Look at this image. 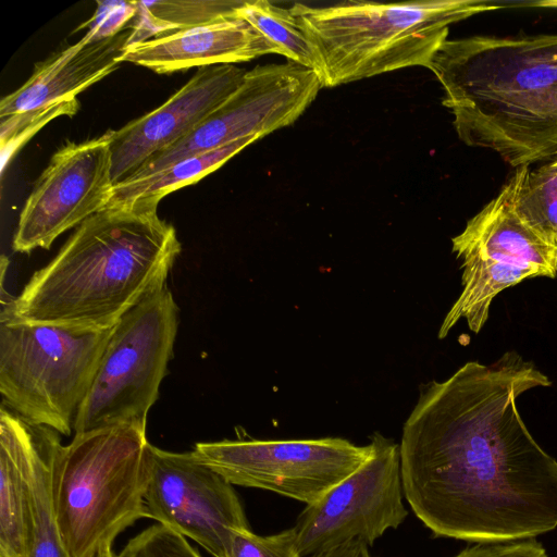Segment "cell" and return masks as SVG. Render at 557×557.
Wrapping results in <instances>:
<instances>
[{"label":"cell","mask_w":557,"mask_h":557,"mask_svg":"<svg viewBox=\"0 0 557 557\" xmlns=\"http://www.w3.org/2000/svg\"><path fill=\"white\" fill-rule=\"evenodd\" d=\"M552 384L507 351L421 386L400 448L404 496L434 536L534 539L557 528V460L531 435L517 398Z\"/></svg>","instance_id":"6da1fadb"},{"label":"cell","mask_w":557,"mask_h":557,"mask_svg":"<svg viewBox=\"0 0 557 557\" xmlns=\"http://www.w3.org/2000/svg\"><path fill=\"white\" fill-rule=\"evenodd\" d=\"M150 199L111 203L81 223L2 313L34 323L111 329L166 287L181 252Z\"/></svg>","instance_id":"7a4b0ae2"},{"label":"cell","mask_w":557,"mask_h":557,"mask_svg":"<svg viewBox=\"0 0 557 557\" xmlns=\"http://www.w3.org/2000/svg\"><path fill=\"white\" fill-rule=\"evenodd\" d=\"M428 69L462 143L516 169L557 157V34L447 39Z\"/></svg>","instance_id":"3957f363"},{"label":"cell","mask_w":557,"mask_h":557,"mask_svg":"<svg viewBox=\"0 0 557 557\" xmlns=\"http://www.w3.org/2000/svg\"><path fill=\"white\" fill-rule=\"evenodd\" d=\"M506 4L486 0L344 1L289 9L319 63L322 87L410 66L428 67L449 26Z\"/></svg>","instance_id":"277c9868"},{"label":"cell","mask_w":557,"mask_h":557,"mask_svg":"<svg viewBox=\"0 0 557 557\" xmlns=\"http://www.w3.org/2000/svg\"><path fill=\"white\" fill-rule=\"evenodd\" d=\"M146 425L129 423L74 434L54 459L52 497L70 557H96L140 518L149 481Z\"/></svg>","instance_id":"5b68a950"},{"label":"cell","mask_w":557,"mask_h":557,"mask_svg":"<svg viewBox=\"0 0 557 557\" xmlns=\"http://www.w3.org/2000/svg\"><path fill=\"white\" fill-rule=\"evenodd\" d=\"M112 329L34 323L1 312L2 404L69 436Z\"/></svg>","instance_id":"8992f818"},{"label":"cell","mask_w":557,"mask_h":557,"mask_svg":"<svg viewBox=\"0 0 557 557\" xmlns=\"http://www.w3.org/2000/svg\"><path fill=\"white\" fill-rule=\"evenodd\" d=\"M178 326V307L165 287L144 299L113 326L74 434L137 423L159 397Z\"/></svg>","instance_id":"52a82bcc"},{"label":"cell","mask_w":557,"mask_h":557,"mask_svg":"<svg viewBox=\"0 0 557 557\" xmlns=\"http://www.w3.org/2000/svg\"><path fill=\"white\" fill-rule=\"evenodd\" d=\"M193 451L233 485L310 505L356 471L370 456L371 445L341 437L222 440L196 443Z\"/></svg>","instance_id":"ba28073f"},{"label":"cell","mask_w":557,"mask_h":557,"mask_svg":"<svg viewBox=\"0 0 557 557\" xmlns=\"http://www.w3.org/2000/svg\"><path fill=\"white\" fill-rule=\"evenodd\" d=\"M321 88L319 74L297 63L257 65L189 134L152 157L125 181L143 180L186 157L247 137L260 139L288 126L312 103Z\"/></svg>","instance_id":"9c48e42d"},{"label":"cell","mask_w":557,"mask_h":557,"mask_svg":"<svg viewBox=\"0 0 557 557\" xmlns=\"http://www.w3.org/2000/svg\"><path fill=\"white\" fill-rule=\"evenodd\" d=\"M371 454L352 473L307 505L292 528L302 557L351 540L372 544L407 518L399 444L374 433Z\"/></svg>","instance_id":"30bf717a"},{"label":"cell","mask_w":557,"mask_h":557,"mask_svg":"<svg viewBox=\"0 0 557 557\" xmlns=\"http://www.w3.org/2000/svg\"><path fill=\"white\" fill-rule=\"evenodd\" d=\"M145 503L148 518L214 557H227L234 533L250 529L233 484L193 450L173 453L150 444Z\"/></svg>","instance_id":"8fae6325"},{"label":"cell","mask_w":557,"mask_h":557,"mask_svg":"<svg viewBox=\"0 0 557 557\" xmlns=\"http://www.w3.org/2000/svg\"><path fill=\"white\" fill-rule=\"evenodd\" d=\"M109 131L66 143L52 156L20 214L13 249H48L64 232L107 208L113 197Z\"/></svg>","instance_id":"7c38bea8"},{"label":"cell","mask_w":557,"mask_h":557,"mask_svg":"<svg viewBox=\"0 0 557 557\" xmlns=\"http://www.w3.org/2000/svg\"><path fill=\"white\" fill-rule=\"evenodd\" d=\"M246 72L233 64L200 67L163 104L116 131L110 129L114 185L189 134L237 89Z\"/></svg>","instance_id":"4fadbf2b"},{"label":"cell","mask_w":557,"mask_h":557,"mask_svg":"<svg viewBox=\"0 0 557 557\" xmlns=\"http://www.w3.org/2000/svg\"><path fill=\"white\" fill-rule=\"evenodd\" d=\"M530 166L515 174L451 239L460 260L478 257L535 270L541 276L557 275V248L534 230L520 210V193Z\"/></svg>","instance_id":"5bb4252c"},{"label":"cell","mask_w":557,"mask_h":557,"mask_svg":"<svg viewBox=\"0 0 557 557\" xmlns=\"http://www.w3.org/2000/svg\"><path fill=\"white\" fill-rule=\"evenodd\" d=\"M280 50L249 23L227 18L127 46L122 61L159 74L247 62Z\"/></svg>","instance_id":"9a60e30c"},{"label":"cell","mask_w":557,"mask_h":557,"mask_svg":"<svg viewBox=\"0 0 557 557\" xmlns=\"http://www.w3.org/2000/svg\"><path fill=\"white\" fill-rule=\"evenodd\" d=\"M131 34L127 27L109 39L89 42L82 37L50 59L36 64L30 77L0 101L1 120L76 98L122 63Z\"/></svg>","instance_id":"2e32d148"},{"label":"cell","mask_w":557,"mask_h":557,"mask_svg":"<svg viewBox=\"0 0 557 557\" xmlns=\"http://www.w3.org/2000/svg\"><path fill=\"white\" fill-rule=\"evenodd\" d=\"M32 421L0 410V557H30L33 503L28 482Z\"/></svg>","instance_id":"e0dca14e"},{"label":"cell","mask_w":557,"mask_h":557,"mask_svg":"<svg viewBox=\"0 0 557 557\" xmlns=\"http://www.w3.org/2000/svg\"><path fill=\"white\" fill-rule=\"evenodd\" d=\"M59 432L32 422L28 450V482L33 503L30 557H70L58 527L53 497L54 459L62 446Z\"/></svg>","instance_id":"ac0fdd59"},{"label":"cell","mask_w":557,"mask_h":557,"mask_svg":"<svg viewBox=\"0 0 557 557\" xmlns=\"http://www.w3.org/2000/svg\"><path fill=\"white\" fill-rule=\"evenodd\" d=\"M462 290L445 315L438 331L444 338L460 319L479 333L486 323L494 298L503 290L529 277L541 276L535 270L478 257L461 260Z\"/></svg>","instance_id":"d6986e66"},{"label":"cell","mask_w":557,"mask_h":557,"mask_svg":"<svg viewBox=\"0 0 557 557\" xmlns=\"http://www.w3.org/2000/svg\"><path fill=\"white\" fill-rule=\"evenodd\" d=\"M245 0L136 1L137 12L128 26L126 47L170 33L236 18Z\"/></svg>","instance_id":"ffe728a7"},{"label":"cell","mask_w":557,"mask_h":557,"mask_svg":"<svg viewBox=\"0 0 557 557\" xmlns=\"http://www.w3.org/2000/svg\"><path fill=\"white\" fill-rule=\"evenodd\" d=\"M257 139L259 138H243L205 153L186 157L146 178L116 184L109 205L129 202L135 199H150L160 202L166 195L195 184L221 168L227 160Z\"/></svg>","instance_id":"44dd1931"},{"label":"cell","mask_w":557,"mask_h":557,"mask_svg":"<svg viewBox=\"0 0 557 557\" xmlns=\"http://www.w3.org/2000/svg\"><path fill=\"white\" fill-rule=\"evenodd\" d=\"M235 17L249 23L288 61L319 74L314 51L290 9L278 7L268 0H245Z\"/></svg>","instance_id":"7402d4cb"},{"label":"cell","mask_w":557,"mask_h":557,"mask_svg":"<svg viewBox=\"0 0 557 557\" xmlns=\"http://www.w3.org/2000/svg\"><path fill=\"white\" fill-rule=\"evenodd\" d=\"M519 206L531 226L557 248V157L527 171Z\"/></svg>","instance_id":"603a6c76"},{"label":"cell","mask_w":557,"mask_h":557,"mask_svg":"<svg viewBox=\"0 0 557 557\" xmlns=\"http://www.w3.org/2000/svg\"><path fill=\"white\" fill-rule=\"evenodd\" d=\"M79 102L76 98L58 101L39 110H34L1 120L0 140L2 172L7 162L20 147L38 129L59 115H73Z\"/></svg>","instance_id":"cb8c5ba5"},{"label":"cell","mask_w":557,"mask_h":557,"mask_svg":"<svg viewBox=\"0 0 557 557\" xmlns=\"http://www.w3.org/2000/svg\"><path fill=\"white\" fill-rule=\"evenodd\" d=\"M116 557H201L185 536L160 523L132 537Z\"/></svg>","instance_id":"d4e9b609"},{"label":"cell","mask_w":557,"mask_h":557,"mask_svg":"<svg viewBox=\"0 0 557 557\" xmlns=\"http://www.w3.org/2000/svg\"><path fill=\"white\" fill-rule=\"evenodd\" d=\"M227 557H302L293 529L261 536L250 529L237 530L232 539Z\"/></svg>","instance_id":"484cf974"},{"label":"cell","mask_w":557,"mask_h":557,"mask_svg":"<svg viewBox=\"0 0 557 557\" xmlns=\"http://www.w3.org/2000/svg\"><path fill=\"white\" fill-rule=\"evenodd\" d=\"M97 10L90 20L83 23L76 30L87 28L83 36L89 42L114 37L123 32L137 12L136 1H97Z\"/></svg>","instance_id":"4316f807"},{"label":"cell","mask_w":557,"mask_h":557,"mask_svg":"<svg viewBox=\"0 0 557 557\" xmlns=\"http://www.w3.org/2000/svg\"><path fill=\"white\" fill-rule=\"evenodd\" d=\"M454 557H547V553L534 537L504 543H476Z\"/></svg>","instance_id":"83f0119b"},{"label":"cell","mask_w":557,"mask_h":557,"mask_svg":"<svg viewBox=\"0 0 557 557\" xmlns=\"http://www.w3.org/2000/svg\"><path fill=\"white\" fill-rule=\"evenodd\" d=\"M368 547L369 544L362 540H351L310 557H373Z\"/></svg>","instance_id":"f1b7e54d"},{"label":"cell","mask_w":557,"mask_h":557,"mask_svg":"<svg viewBox=\"0 0 557 557\" xmlns=\"http://www.w3.org/2000/svg\"><path fill=\"white\" fill-rule=\"evenodd\" d=\"M528 4L531 5V7H536V8L557 9V0L536 1V2L528 3Z\"/></svg>","instance_id":"f546056e"},{"label":"cell","mask_w":557,"mask_h":557,"mask_svg":"<svg viewBox=\"0 0 557 557\" xmlns=\"http://www.w3.org/2000/svg\"><path fill=\"white\" fill-rule=\"evenodd\" d=\"M96 557H116L112 550V546H109L101 550Z\"/></svg>","instance_id":"4dcf8cb0"}]
</instances>
